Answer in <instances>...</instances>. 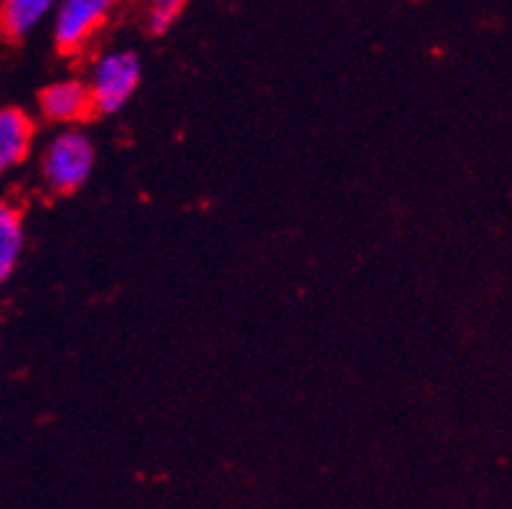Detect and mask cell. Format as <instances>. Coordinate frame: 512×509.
<instances>
[{
    "label": "cell",
    "mask_w": 512,
    "mask_h": 509,
    "mask_svg": "<svg viewBox=\"0 0 512 509\" xmlns=\"http://www.w3.org/2000/svg\"><path fill=\"white\" fill-rule=\"evenodd\" d=\"M97 151L82 128H62L41 151L39 176L46 191L57 196L77 194L95 171Z\"/></svg>",
    "instance_id": "6da1fadb"
},
{
    "label": "cell",
    "mask_w": 512,
    "mask_h": 509,
    "mask_svg": "<svg viewBox=\"0 0 512 509\" xmlns=\"http://www.w3.org/2000/svg\"><path fill=\"white\" fill-rule=\"evenodd\" d=\"M143 79V62L136 51L115 49L97 56L87 77L95 115H118L133 97Z\"/></svg>",
    "instance_id": "7a4b0ae2"
},
{
    "label": "cell",
    "mask_w": 512,
    "mask_h": 509,
    "mask_svg": "<svg viewBox=\"0 0 512 509\" xmlns=\"http://www.w3.org/2000/svg\"><path fill=\"white\" fill-rule=\"evenodd\" d=\"M118 6L120 0H59L51 13V39L59 54H82Z\"/></svg>",
    "instance_id": "3957f363"
},
{
    "label": "cell",
    "mask_w": 512,
    "mask_h": 509,
    "mask_svg": "<svg viewBox=\"0 0 512 509\" xmlns=\"http://www.w3.org/2000/svg\"><path fill=\"white\" fill-rule=\"evenodd\" d=\"M39 115L59 128H79L95 115L90 90L82 79H57L39 92Z\"/></svg>",
    "instance_id": "277c9868"
},
{
    "label": "cell",
    "mask_w": 512,
    "mask_h": 509,
    "mask_svg": "<svg viewBox=\"0 0 512 509\" xmlns=\"http://www.w3.org/2000/svg\"><path fill=\"white\" fill-rule=\"evenodd\" d=\"M34 143V115L23 107H0V179L29 161Z\"/></svg>",
    "instance_id": "5b68a950"
},
{
    "label": "cell",
    "mask_w": 512,
    "mask_h": 509,
    "mask_svg": "<svg viewBox=\"0 0 512 509\" xmlns=\"http://www.w3.org/2000/svg\"><path fill=\"white\" fill-rule=\"evenodd\" d=\"M59 0H0V39L18 44L51 18Z\"/></svg>",
    "instance_id": "8992f818"
},
{
    "label": "cell",
    "mask_w": 512,
    "mask_h": 509,
    "mask_svg": "<svg viewBox=\"0 0 512 509\" xmlns=\"http://www.w3.org/2000/svg\"><path fill=\"white\" fill-rule=\"evenodd\" d=\"M26 250V222L13 202L0 199V283L13 275Z\"/></svg>",
    "instance_id": "52a82bcc"
},
{
    "label": "cell",
    "mask_w": 512,
    "mask_h": 509,
    "mask_svg": "<svg viewBox=\"0 0 512 509\" xmlns=\"http://www.w3.org/2000/svg\"><path fill=\"white\" fill-rule=\"evenodd\" d=\"M189 0H148L146 3V31L148 36H164L176 26Z\"/></svg>",
    "instance_id": "ba28073f"
}]
</instances>
